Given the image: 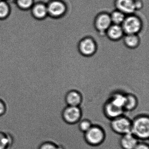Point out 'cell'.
<instances>
[{
    "label": "cell",
    "instance_id": "21",
    "mask_svg": "<svg viewBox=\"0 0 149 149\" xmlns=\"http://www.w3.org/2000/svg\"><path fill=\"white\" fill-rule=\"evenodd\" d=\"M17 6L22 10H28L32 8L34 5V0H17Z\"/></svg>",
    "mask_w": 149,
    "mask_h": 149
},
{
    "label": "cell",
    "instance_id": "20",
    "mask_svg": "<svg viewBox=\"0 0 149 149\" xmlns=\"http://www.w3.org/2000/svg\"><path fill=\"white\" fill-rule=\"evenodd\" d=\"M78 125L80 130L85 133L93 126V125L88 119L83 118L81 117V120L79 121Z\"/></svg>",
    "mask_w": 149,
    "mask_h": 149
},
{
    "label": "cell",
    "instance_id": "7",
    "mask_svg": "<svg viewBox=\"0 0 149 149\" xmlns=\"http://www.w3.org/2000/svg\"><path fill=\"white\" fill-rule=\"evenodd\" d=\"M85 137L88 143L93 145H97L103 141L104 133L101 127L94 125L85 132Z\"/></svg>",
    "mask_w": 149,
    "mask_h": 149
},
{
    "label": "cell",
    "instance_id": "2",
    "mask_svg": "<svg viewBox=\"0 0 149 149\" xmlns=\"http://www.w3.org/2000/svg\"><path fill=\"white\" fill-rule=\"evenodd\" d=\"M125 34H137L142 29L141 19L134 14L127 15L121 25Z\"/></svg>",
    "mask_w": 149,
    "mask_h": 149
},
{
    "label": "cell",
    "instance_id": "10",
    "mask_svg": "<svg viewBox=\"0 0 149 149\" xmlns=\"http://www.w3.org/2000/svg\"><path fill=\"white\" fill-rule=\"evenodd\" d=\"M104 112L105 115L111 119L121 116H125V111L123 109L117 107L109 100L104 104Z\"/></svg>",
    "mask_w": 149,
    "mask_h": 149
},
{
    "label": "cell",
    "instance_id": "25",
    "mask_svg": "<svg viewBox=\"0 0 149 149\" xmlns=\"http://www.w3.org/2000/svg\"><path fill=\"white\" fill-rule=\"evenodd\" d=\"M135 6L136 10L140 9L142 7V3L140 1H135Z\"/></svg>",
    "mask_w": 149,
    "mask_h": 149
},
{
    "label": "cell",
    "instance_id": "19",
    "mask_svg": "<svg viewBox=\"0 0 149 149\" xmlns=\"http://www.w3.org/2000/svg\"><path fill=\"white\" fill-rule=\"evenodd\" d=\"M10 8L8 4L4 1H0V19H6L10 13Z\"/></svg>",
    "mask_w": 149,
    "mask_h": 149
},
{
    "label": "cell",
    "instance_id": "24",
    "mask_svg": "<svg viewBox=\"0 0 149 149\" xmlns=\"http://www.w3.org/2000/svg\"><path fill=\"white\" fill-rule=\"evenodd\" d=\"M6 111V106L5 102L0 98V116H3Z\"/></svg>",
    "mask_w": 149,
    "mask_h": 149
},
{
    "label": "cell",
    "instance_id": "1",
    "mask_svg": "<svg viewBox=\"0 0 149 149\" xmlns=\"http://www.w3.org/2000/svg\"><path fill=\"white\" fill-rule=\"evenodd\" d=\"M131 132L140 141H149V116L135 118L132 123Z\"/></svg>",
    "mask_w": 149,
    "mask_h": 149
},
{
    "label": "cell",
    "instance_id": "13",
    "mask_svg": "<svg viewBox=\"0 0 149 149\" xmlns=\"http://www.w3.org/2000/svg\"><path fill=\"white\" fill-rule=\"evenodd\" d=\"M65 100L68 106L79 107L81 102V95L76 90H71L67 93Z\"/></svg>",
    "mask_w": 149,
    "mask_h": 149
},
{
    "label": "cell",
    "instance_id": "4",
    "mask_svg": "<svg viewBox=\"0 0 149 149\" xmlns=\"http://www.w3.org/2000/svg\"><path fill=\"white\" fill-rule=\"evenodd\" d=\"M78 49L79 53L82 55L89 57L95 54L97 49V45L93 38L86 37L79 41Z\"/></svg>",
    "mask_w": 149,
    "mask_h": 149
},
{
    "label": "cell",
    "instance_id": "5",
    "mask_svg": "<svg viewBox=\"0 0 149 149\" xmlns=\"http://www.w3.org/2000/svg\"><path fill=\"white\" fill-rule=\"evenodd\" d=\"M48 15L52 18H61L67 12V6L60 0H53L47 5Z\"/></svg>",
    "mask_w": 149,
    "mask_h": 149
},
{
    "label": "cell",
    "instance_id": "8",
    "mask_svg": "<svg viewBox=\"0 0 149 149\" xmlns=\"http://www.w3.org/2000/svg\"><path fill=\"white\" fill-rule=\"evenodd\" d=\"M63 117L67 123H74L81 120V111L80 107L68 106L63 111Z\"/></svg>",
    "mask_w": 149,
    "mask_h": 149
},
{
    "label": "cell",
    "instance_id": "11",
    "mask_svg": "<svg viewBox=\"0 0 149 149\" xmlns=\"http://www.w3.org/2000/svg\"><path fill=\"white\" fill-rule=\"evenodd\" d=\"M140 141L132 132L122 135L120 144L123 149H134Z\"/></svg>",
    "mask_w": 149,
    "mask_h": 149
},
{
    "label": "cell",
    "instance_id": "6",
    "mask_svg": "<svg viewBox=\"0 0 149 149\" xmlns=\"http://www.w3.org/2000/svg\"><path fill=\"white\" fill-rule=\"evenodd\" d=\"M109 14L102 13L97 15L94 20V26L101 35H105L106 31L112 25Z\"/></svg>",
    "mask_w": 149,
    "mask_h": 149
},
{
    "label": "cell",
    "instance_id": "17",
    "mask_svg": "<svg viewBox=\"0 0 149 149\" xmlns=\"http://www.w3.org/2000/svg\"><path fill=\"white\" fill-rule=\"evenodd\" d=\"M13 143V138L10 133L0 131V149H8Z\"/></svg>",
    "mask_w": 149,
    "mask_h": 149
},
{
    "label": "cell",
    "instance_id": "3",
    "mask_svg": "<svg viewBox=\"0 0 149 149\" xmlns=\"http://www.w3.org/2000/svg\"><path fill=\"white\" fill-rule=\"evenodd\" d=\"M132 123V122L128 118L121 116L111 119V126L115 132L124 135L131 132Z\"/></svg>",
    "mask_w": 149,
    "mask_h": 149
},
{
    "label": "cell",
    "instance_id": "15",
    "mask_svg": "<svg viewBox=\"0 0 149 149\" xmlns=\"http://www.w3.org/2000/svg\"><path fill=\"white\" fill-rule=\"evenodd\" d=\"M126 94L123 91H116L111 95L109 101L117 107L124 109L126 102Z\"/></svg>",
    "mask_w": 149,
    "mask_h": 149
},
{
    "label": "cell",
    "instance_id": "16",
    "mask_svg": "<svg viewBox=\"0 0 149 149\" xmlns=\"http://www.w3.org/2000/svg\"><path fill=\"white\" fill-rule=\"evenodd\" d=\"M123 42L127 47L135 49L140 43V39L137 34H125L123 36Z\"/></svg>",
    "mask_w": 149,
    "mask_h": 149
},
{
    "label": "cell",
    "instance_id": "23",
    "mask_svg": "<svg viewBox=\"0 0 149 149\" xmlns=\"http://www.w3.org/2000/svg\"><path fill=\"white\" fill-rule=\"evenodd\" d=\"M134 149H149V141H140Z\"/></svg>",
    "mask_w": 149,
    "mask_h": 149
},
{
    "label": "cell",
    "instance_id": "12",
    "mask_svg": "<svg viewBox=\"0 0 149 149\" xmlns=\"http://www.w3.org/2000/svg\"><path fill=\"white\" fill-rule=\"evenodd\" d=\"M105 35L111 40H119L124 36L125 33L122 26L112 24L107 30Z\"/></svg>",
    "mask_w": 149,
    "mask_h": 149
},
{
    "label": "cell",
    "instance_id": "14",
    "mask_svg": "<svg viewBox=\"0 0 149 149\" xmlns=\"http://www.w3.org/2000/svg\"><path fill=\"white\" fill-rule=\"evenodd\" d=\"M32 8V14L37 19H43L48 15L47 5L43 3H39L33 5Z\"/></svg>",
    "mask_w": 149,
    "mask_h": 149
},
{
    "label": "cell",
    "instance_id": "9",
    "mask_svg": "<svg viewBox=\"0 0 149 149\" xmlns=\"http://www.w3.org/2000/svg\"><path fill=\"white\" fill-rule=\"evenodd\" d=\"M115 6L117 10L126 15L134 14L136 11L134 0H116Z\"/></svg>",
    "mask_w": 149,
    "mask_h": 149
},
{
    "label": "cell",
    "instance_id": "18",
    "mask_svg": "<svg viewBox=\"0 0 149 149\" xmlns=\"http://www.w3.org/2000/svg\"><path fill=\"white\" fill-rule=\"evenodd\" d=\"M112 24L121 26L126 15L122 12L116 9L110 14Z\"/></svg>",
    "mask_w": 149,
    "mask_h": 149
},
{
    "label": "cell",
    "instance_id": "22",
    "mask_svg": "<svg viewBox=\"0 0 149 149\" xmlns=\"http://www.w3.org/2000/svg\"><path fill=\"white\" fill-rule=\"evenodd\" d=\"M38 149H63V148L62 146H57L52 142H45L40 145Z\"/></svg>",
    "mask_w": 149,
    "mask_h": 149
}]
</instances>
